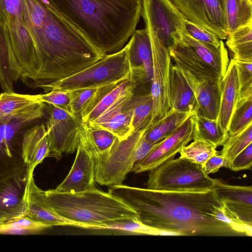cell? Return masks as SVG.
I'll return each instance as SVG.
<instances>
[{
	"label": "cell",
	"instance_id": "cell-1",
	"mask_svg": "<svg viewBox=\"0 0 252 252\" xmlns=\"http://www.w3.org/2000/svg\"><path fill=\"white\" fill-rule=\"evenodd\" d=\"M108 191L121 198L143 223L174 236H242L213 217L223 201L214 189L206 191L154 190L119 184Z\"/></svg>",
	"mask_w": 252,
	"mask_h": 252
},
{
	"label": "cell",
	"instance_id": "cell-2",
	"mask_svg": "<svg viewBox=\"0 0 252 252\" xmlns=\"http://www.w3.org/2000/svg\"><path fill=\"white\" fill-rule=\"evenodd\" d=\"M26 14L37 61L32 88H41L76 74L106 55L43 0H26Z\"/></svg>",
	"mask_w": 252,
	"mask_h": 252
},
{
	"label": "cell",
	"instance_id": "cell-3",
	"mask_svg": "<svg viewBox=\"0 0 252 252\" xmlns=\"http://www.w3.org/2000/svg\"><path fill=\"white\" fill-rule=\"evenodd\" d=\"M105 55L122 49L136 30L143 0H43Z\"/></svg>",
	"mask_w": 252,
	"mask_h": 252
},
{
	"label": "cell",
	"instance_id": "cell-4",
	"mask_svg": "<svg viewBox=\"0 0 252 252\" xmlns=\"http://www.w3.org/2000/svg\"><path fill=\"white\" fill-rule=\"evenodd\" d=\"M49 205L63 217L81 224L83 228L113 224L138 216L121 198L94 188L77 192L45 191Z\"/></svg>",
	"mask_w": 252,
	"mask_h": 252
},
{
	"label": "cell",
	"instance_id": "cell-5",
	"mask_svg": "<svg viewBox=\"0 0 252 252\" xmlns=\"http://www.w3.org/2000/svg\"><path fill=\"white\" fill-rule=\"evenodd\" d=\"M0 49L13 53L31 85L37 73L35 44L26 14V0H0Z\"/></svg>",
	"mask_w": 252,
	"mask_h": 252
},
{
	"label": "cell",
	"instance_id": "cell-6",
	"mask_svg": "<svg viewBox=\"0 0 252 252\" xmlns=\"http://www.w3.org/2000/svg\"><path fill=\"white\" fill-rule=\"evenodd\" d=\"M127 46L120 51L106 55L85 69L65 78L43 86L44 93L51 91H72L118 83L130 76Z\"/></svg>",
	"mask_w": 252,
	"mask_h": 252
},
{
	"label": "cell",
	"instance_id": "cell-7",
	"mask_svg": "<svg viewBox=\"0 0 252 252\" xmlns=\"http://www.w3.org/2000/svg\"><path fill=\"white\" fill-rule=\"evenodd\" d=\"M147 188L172 191H206L214 189L215 181L202 165L181 158H172L149 171Z\"/></svg>",
	"mask_w": 252,
	"mask_h": 252
},
{
	"label": "cell",
	"instance_id": "cell-8",
	"mask_svg": "<svg viewBox=\"0 0 252 252\" xmlns=\"http://www.w3.org/2000/svg\"><path fill=\"white\" fill-rule=\"evenodd\" d=\"M141 16L151 47L170 52L186 31V17L171 0H143Z\"/></svg>",
	"mask_w": 252,
	"mask_h": 252
},
{
	"label": "cell",
	"instance_id": "cell-9",
	"mask_svg": "<svg viewBox=\"0 0 252 252\" xmlns=\"http://www.w3.org/2000/svg\"><path fill=\"white\" fill-rule=\"evenodd\" d=\"M147 128L133 131L124 139H118L107 154L93 158L95 182L107 186L123 184L134 163L136 146Z\"/></svg>",
	"mask_w": 252,
	"mask_h": 252
},
{
	"label": "cell",
	"instance_id": "cell-10",
	"mask_svg": "<svg viewBox=\"0 0 252 252\" xmlns=\"http://www.w3.org/2000/svg\"><path fill=\"white\" fill-rule=\"evenodd\" d=\"M44 104L48 115L45 126L50 142L49 157L58 160L63 154H72L77 150L83 122L58 107Z\"/></svg>",
	"mask_w": 252,
	"mask_h": 252
},
{
	"label": "cell",
	"instance_id": "cell-11",
	"mask_svg": "<svg viewBox=\"0 0 252 252\" xmlns=\"http://www.w3.org/2000/svg\"><path fill=\"white\" fill-rule=\"evenodd\" d=\"M130 77L139 94L150 93L153 75L151 42L146 28L135 30L126 43Z\"/></svg>",
	"mask_w": 252,
	"mask_h": 252
},
{
	"label": "cell",
	"instance_id": "cell-12",
	"mask_svg": "<svg viewBox=\"0 0 252 252\" xmlns=\"http://www.w3.org/2000/svg\"><path fill=\"white\" fill-rule=\"evenodd\" d=\"M189 21L214 33L220 40L228 33L220 0H171Z\"/></svg>",
	"mask_w": 252,
	"mask_h": 252
},
{
	"label": "cell",
	"instance_id": "cell-13",
	"mask_svg": "<svg viewBox=\"0 0 252 252\" xmlns=\"http://www.w3.org/2000/svg\"><path fill=\"white\" fill-rule=\"evenodd\" d=\"M193 122L190 116L145 158L135 162L130 172L140 173L149 171L166 161L174 158L183 147L193 140Z\"/></svg>",
	"mask_w": 252,
	"mask_h": 252
},
{
	"label": "cell",
	"instance_id": "cell-14",
	"mask_svg": "<svg viewBox=\"0 0 252 252\" xmlns=\"http://www.w3.org/2000/svg\"><path fill=\"white\" fill-rule=\"evenodd\" d=\"M153 75L151 94L153 100L152 124L170 109L169 98L170 70L172 62L169 51L152 48Z\"/></svg>",
	"mask_w": 252,
	"mask_h": 252
},
{
	"label": "cell",
	"instance_id": "cell-15",
	"mask_svg": "<svg viewBox=\"0 0 252 252\" xmlns=\"http://www.w3.org/2000/svg\"><path fill=\"white\" fill-rule=\"evenodd\" d=\"M130 91L118 99L94 120L86 122L91 126L106 129L120 140L127 138L132 132L133 108Z\"/></svg>",
	"mask_w": 252,
	"mask_h": 252
},
{
	"label": "cell",
	"instance_id": "cell-16",
	"mask_svg": "<svg viewBox=\"0 0 252 252\" xmlns=\"http://www.w3.org/2000/svg\"><path fill=\"white\" fill-rule=\"evenodd\" d=\"M25 215L49 227L71 226L83 228L79 223L67 220L57 213L49 205L45 191L39 189L34 182L33 175H28L25 192Z\"/></svg>",
	"mask_w": 252,
	"mask_h": 252
},
{
	"label": "cell",
	"instance_id": "cell-17",
	"mask_svg": "<svg viewBox=\"0 0 252 252\" xmlns=\"http://www.w3.org/2000/svg\"><path fill=\"white\" fill-rule=\"evenodd\" d=\"M179 67L195 96L197 103L195 113L217 120L220 108L221 79L198 78L188 70Z\"/></svg>",
	"mask_w": 252,
	"mask_h": 252
},
{
	"label": "cell",
	"instance_id": "cell-18",
	"mask_svg": "<svg viewBox=\"0 0 252 252\" xmlns=\"http://www.w3.org/2000/svg\"><path fill=\"white\" fill-rule=\"evenodd\" d=\"M94 158L79 141L73 164L68 175L54 189L61 192H77L95 188Z\"/></svg>",
	"mask_w": 252,
	"mask_h": 252
},
{
	"label": "cell",
	"instance_id": "cell-19",
	"mask_svg": "<svg viewBox=\"0 0 252 252\" xmlns=\"http://www.w3.org/2000/svg\"><path fill=\"white\" fill-rule=\"evenodd\" d=\"M28 172L0 182V224L25 216V192Z\"/></svg>",
	"mask_w": 252,
	"mask_h": 252
},
{
	"label": "cell",
	"instance_id": "cell-20",
	"mask_svg": "<svg viewBox=\"0 0 252 252\" xmlns=\"http://www.w3.org/2000/svg\"><path fill=\"white\" fill-rule=\"evenodd\" d=\"M50 142L43 123L30 126L24 132L22 140V156L27 166L28 175H33L35 168L49 157Z\"/></svg>",
	"mask_w": 252,
	"mask_h": 252
},
{
	"label": "cell",
	"instance_id": "cell-21",
	"mask_svg": "<svg viewBox=\"0 0 252 252\" xmlns=\"http://www.w3.org/2000/svg\"><path fill=\"white\" fill-rule=\"evenodd\" d=\"M214 189L227 207L245 223L252 225V187L231 185L215 179Z\"/></svg>",
	"mask_w": 252,
	"mask_h": 252
},
{
	"label": "cell",
	"instance_id": "cell-22",
	"mask_svg": "<svg viewBox=\"0 0 252 252\" xmlns=\"http://www.w3.org/2000/svg\"><path fill=\"white\" fill-rule=\"evenodd\" d=\"M239 89L237 68L231 59L221 80L220 108L217 120L220 129L225 133H228L231 118L238 100Z\"/></svg>",
	"mask_w": 252,
	"mask_h": 252
},
{
	"label": "cell",
	"instance_id": "cell-23",
	"mask_svg": "<svg viewBox=\"0 0 252 252\" xmlns=\"http://www.w3.org/2000/svg\"><path fill=\"white\" fill-rule=\"evenodd\" d=\"M178 42L189 47L201 61L223 78L229 60L227 49L222 40L220 46L217 47L195 39L186 30Z\"/></svg>",
	"mask_w": 252,
	"mask_h": 252
},
{
	"label": "cell",
	"instance_id": "cell-24",
	"mask_svg": "<svg viewBox=\"0 0 252 252\" xmlns=\"http://www.w3.org/2000/svg\"><path fill=\"white\" fill-rule=\"evenodd\" d=\"M169 98L170 109L182 112H195L197 103L193 92L182 71L175 64L170 70Z\"/></svg>",
	"mask_w": 252,
	"mask_h": 252
},
{
	"label": "cell",
	"instance_id": "cell-25",
	"mask_svg": "<svg viewBox=\"0 0 252 252\" xmlns=\"http://www.w3.org/2000/svg\"><path fill=\"white\" fill-rule=\"evenodd\" d=\"M175 64L189 71L198 78L222 79L216 71L205 64L189 47L178 42L170 50Z\"/></svg>",
	"mask_w": 252,
	"mask_h": 252
},
{
	"label": "cell",
	"instance_id": "cell-26",
	"mask_svg": "<svg viewBox=\"0 0 252 252\" xmlns=\"http://www.w3.org/2000/svg\"><path fill=\"white\" fill-rule=\"evenodd\" d=\"M119 83L69 91L71 113L83 120L102 98Z\"/></svg>",
	"mask_w": 252,
	"mask_h": 252
},
{
	"label": "cell",
	"instance_id": "cell-27",
	"mask_svg": "<svg viewBox=\"0 0 252 252\" xmlns=\"http://www.w3.org/2000/svg\"><path fill=\"white\" fill-rule=\"evenodd\" d=\"M118 139L106 129L92 126L86 122L82 123L80 141L94 158L107 154Z\"/></svg>",
	"mask_w": 252,
	"mask_h": 252
},
{
	"label": "cell",
	"instance_id": "cell-28",
	"mask_svg": "<svg viewBox=\"0 0 252 252\" xmlns=\"http://www.w3.org/2000/svg\"><path fill=\"white\" fill-rule=\"evenodd\" d=\"M195 112H182L170 109L145 131L143 137L152 144L158 143L177 129Z\"/></svg>",
	"mask_w": 252,
	"mask_h": 252
},
{
	"label": "cell",
	"instance_id": "cell-29",
	"mask_svg": "<svg viewBox=\"0 0 252 252\" xmlns=\"http://www.w3.org/2000/svg\"><path fill=\"white\" fill-rule=\"evenodd\" d=\"M27 172L21 148L10 143L0 130V182Z\"/></svg>",
	"mask_w": 252,
	"mask_h": 252
},
{
	"label": "cell",
	"instance_id": "cell-30",
	"mask_svg": "<svg viewBox=\"0 0 252 252\" xmlns=\"http://www.w3.org/2000/svg\"><path fill=\"white\" fill-rule=\"evenodd\" d=\"M227 33L252 23V1L250 0H220Z\"/></svg>",
	"mask_w": 252,
	"mask_h": 252
},
{
	"label": "cell",
	"instance_id": "cell-31",
	"mask_svg": "<svg viewBox=\"0 0 252 252\" xmlns=\"http://www.w3.org/2000/svg\"><path fill=\"white\" fill-rule=\"evenodd\" d=\"M193 140H201L214 147L222 146L228 136V133L222 131L217 120L207 118L194 113Z\"/></svg>",
	"mask_w": 252,
	"mask_h": 252
},
{
	"label": "cell",
	"instance_id": "cell-32",
	"mask_svg": "<svg viewBox=\"0 0 252 252\" xmlns=\"http://www.w3.org/2000/svg\"><path fill=\"white\" fill-rule=\"evenodd\" d=\"M226 44L235 60H252V23L228 33Z\"/></svg>",
	"mask_w": 252,
	"mask_h": 252
},
{
	"label": "cell",
	"instance_id": "cell-33",
	"mask_svg": "<svg viewBox=\"0 0 252 252\" xmlns=\"http://www.w3.org/2000/svg\"><path fill=\"white\" fill-rule=\"evenodd\" d=\"M133 108L132 131L148 128L152 125L153 100L151 93L134 94L131 97Z\"/></svg>",
	"mask_w": 252,
	"mask_h": 252
},
{
	"label": "cell",
	"instance_id": "cell-34",
	"mask_svg": "<svg viewBox=\"0 0 252 252\" xmlns=\"http://www.w3.org/2000/svg\"><path fill=\"white\" fill-rule=\"evenodd\" d=\"M39 101L33 95L13 92H3L0 94V118H7L22 112Z\"/></svg>",
	"mask_w": 252,
	"mask_h": 252
},
{
	"label": "cell",
	"instance_id": "cell-35",
	"mask_svg": "<svg viewBox=\"0 0 252 252\" xmlns=\"http://www.w3.org/2000/svg\"><path fill=\"white\" fill-rule=\"evenodd\" d=\"M252 143V122L239 132L228 135L220 154L224 158V167L228 168L233 158Z\"/></svg>",
	"mask_w": 252,
	"mask_h": 252
},
{
	"label": "cell",
	"instance_id": "cell-36",
	"mask_svg": "<svg viewBox=\"0 0 252 252\" xmlns=\"http://www.w3.org/2000/svg\"><path fill=\"white\" fill-rule=\"evenodd\" d=\"M136 90V84L130 76L119 83L105 94L82 122H90L94 120L122 96L130 91L135 93Z\"/></svg>",
	"mask_w": 252,
	"mask_h": 252
},
{
	"label": "cell",
	"instance_id": "cell-37",
	"mask_svg": "<svg viewBox=\"0 0 252 252\" xmlns=\"http://www.w3.org/2000/svg\"><path fill=\"white\" fill-rule=\"evenodd\" d=\"M50 227L46 224L25 215L0 224V234H32Z\"/></svg>",
	"mask_w": 252,
	"mask_h": 252
},
{
	"label": "cell",
	"instance_id": "cell-38",
	"mask_svg": "<svg viewBox=\"0 0 252 252\" xmlns=\"http://www.w3.org/2000/svg\"><path fill=\"white\" fill-rule=\"evenodd\" d=\"M179 153L180 158L202 166L210 157L218 154V152L212 145L196 140L183 147Z\"/></svg>",
	"mask_w": 252,
	"mask_h": 252
},
{
	"label": "cell",
	"instance_id": "cell-39",
	"mask_svg": "<svg viewBox=\"0 0 252 252\" xmlns=\"http://www.w3.org/2000/svg\"><path fill=\"white\" fill-rule=\"evenodd\" d=\"M96 230H113L125 232L149 235H171L166 231L143 223L138 219H133L113 224L96 227Z\"/></svg>",
	"mask_w": 252,
	"mask_h": 252
},
{
	"label": "cell",
	"instance_id": "cell-40",
	"mask_svg": "<svg viewBox=\"0 0 252 252\" xmlns=\"http://www.w3.org/2000/svg\"><path fill=\"white\" fill-rule=\"evenodd\" d=\"M213 216L215 219L229 225L242 236H252V225L242 221L223 202L220 206L214 210Z\"/></svg>",
	"mask_w": 252,
	"mask_h": 252
},
{
	"label": "cell",
	"instance_id": "cell-41",
	"mask_svg": "<svg viewBox=\"0 0 252 252\" xmlns=\"http://www.w3.org/2000/svg\"><path fill=\"white\" fill-rule=\"evenodd\" d=\"M252 122V99L238 101L231 118L228 135L236 133Z\"/></svg>",
	"mask_w": 252,
	"mask_h": 252
},
{
	"label": "cell",
	"instance_id": "cell-42",
	"mask_svg": "<svg viewBox=\"0 0 252 252\" xmlns=\"http://www.w3.org/2000/svg\"><path fill=\"white\" fill-rule=\"evenodd\" d=\"M240 85L238 101L252 99V60H235Z\"/></svg>",
	"mask_w": 252,
	"mask_h": 252
},
{
	"label": "cell",
	"instance_id": "cell-43",
	"mask_svg": "<svg viewBox=\"0 0 252 252\" xmlns=\"http://www.w3.org/2000/svg\"><path fill=\"white\" fill-rule=\"evenodd\" d=\"M33 96L34 98L38 101L52 104L72 114L69 91H51L45 94L33 95Z\"/></svg>",
	"mask_w": 252,
	"mask_h": 252
},
{
	"label": "cell",
	"instance_id": "cell-44",
	"mask_svg": "<svg viewBox=\"0 0 252 252\" xmlns=\"http://www.w3.org/2000/svg\"><path fill=\"white\" fill-rule=\"evenodd\" d=\"M185 28L187 32L195 39L219 47L222 40L213 32H212L200 25L192 22L185 18Z\"/></svg>",
	"mask_w": 252,
	"mask_h": 252
},
{
	"label": "cell",
	"instance_id": "cell-45",
	"mask_svg": "<svg viewBox=\"0 0 252 252\" xmlns=\"http://www.w3.org/2000/svg\"><path fill=\"white\" fill-rule=\"evenodd\" d=\"M252 143L239 153L231 161L228 168L234 171L251 169Z\"/></svg>",
	"mask_w": 252,
	"mask_h": 252
},
{
	"label": "cell",
	"instance_id": "cell-46",
	"mask_svg": "<svg viewBox=\"0 0 252 252\" xmlns=\"http://www.w3.org/2000/svg\"><path fill=\"white\" fill-rule=\"evenodd\" d=\"M160 142L155 144L150 143L144 139L143 135L135 149L134 153V163L145 158L152 150L156 148Z\"/></svg>",
	"mask_w": 252,
	"mask_h": 252
},
{
	"label": "cell",
	"instance_id": "cell-47",
	"mask_svg": "<svg viewBox=\"0 0 252 252\" xmlns=\"http://www.w3.org/2000/svg\"><path fill=\"white\" fill-rule=\"evenodd\" d=\"M224 158L220 154H216L210 157L202 166L205 173L209 175L215 173L224 167Z\"/></svg>",
	"mask_w": 252,
	"mask_h": 252
},
{
	"label": "cell",
	"instance_id": "cell-48",
	"mask_svg": "<svg viewBox=\"0 0 252 252\" xmlns=\"http://www.w3.org/2000/svg\"><path fill=\"white\" fill-rule=\"evenodd\" d=\"M251 0V1H252V0Z\"/></svg>",
	"mask_w": 252,
	"mask_h": 252
}]
</instances>
